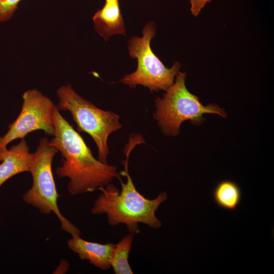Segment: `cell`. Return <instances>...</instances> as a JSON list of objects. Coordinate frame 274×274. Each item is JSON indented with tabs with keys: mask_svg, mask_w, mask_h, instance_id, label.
I'll use <instances>...</instances> for the list:
<instances>
[{
	"mask_svg": "<svg viewBox=\"0 0 274 274\" xmlns=\"http://www.w3.org/2000/svg\"><path fill=\"white\" fill-rule=\"evenodd\" d=\"M117 1H118V0H105L106 3L115 2Z\"/></svg>",
	"mask_w": 274,
	"mask_h": 274,
	"instance_id": "15",
	"label": "cell"
},
{
	"mask_svg": "<svg viewBox=\"0 0 274 274\" xmlns=\"http://www.w3.org/2000/svg\"><path fill=\"white\" fill-rule=\"evenodd\" d=\"M143 36L132 37L128 41L129 55L138 61L136 70L125 76L120 82L134 88L138 85L148 87L152 92L166 91L174 83L181 64L174 63L171 68L166 67L153 53L150 46L155 35V26L148 22L144 27Z\"/></svg>",
	"mask_w": 274,
	"mask_h": 274,
	"instance_id": "6",
	"label": "cell"
},
{
	"mask_svg": "<svg viewBox=\"0 0 274 274\" xmlns=\"http://www.w3.org/2000/svg\"><path fill=\"white\" fill-rule=\"evenodd\" d=\"M213 199L219 208L234 211L239 204L242 198L241 188L235 182L224 180L218 183L213 191Z\"/></svg>",
	"mask_w": 274,
	"mask_h": 274,
	"instance_id": "11",
	"label": "cell"
},
{
	"mask_svg": "<svg viewBox=\"0 0 274 274\" xmlns=\"http://www.w3.org/2000/svg\"><path fill=\"white\" fill-rule=\"evenodd\" d=\"M140 134H131L124 149L126 159L122 161L125 167L122 172L127 180L121 184V189L110 183L99 190L101 193L95 200L91 213L95 215L106 214L108 223L111 226L125 224L129 233L135 234L140 232L139 224L143 223L150 228H158L161 226L160 221L156 216V212L160 205L167 200L165 192L159 193L152 199L146 198L136 189L130 176L128 163L129 155L138 145L145 143Z\"/></svg>",
	"mask_w": 274,
	"mask_h": 274,
	"instance_id": "2",
	"label": "cell"
},
{
	"mask_svg": "<svg viewBox=\"0 0 274 274\" xmlns=\"http://www.w3.org/2000/svg\"><path fill=\"white\" fill-rule=\"evenodd\" d=\"M176 77L175 83L166 90L163 97L155 99L156 110L153 117L164 134L177 135L181 125L185 121L189 120L196 125L201 124L205 119L204 114L227 117L224 109L214 104L203 106L198 97L187 89L186 73L179 72Z\"/></svg>",
	"mask_w": 274,
	"mask_h": 274,
	"instance_id": "3",
	"label": "cell"
},
{
	"mask_svg": "<svg viewBox=\"0 0 274 274\" xmlns=\"http://www.w3.org/2000/svg\"><path fill=\"white\" fill-rule=\"evenodd\" d=\"M47 138L40 139L33 153V163L30 173L32 184L22 196L26 203L38 209L43 214L53 212L61 224V228L72 236L81 235L80 230L60 212L57 204L59 194L54 179L52 164L55 155L58 152L49 144Z\"/></svg>",
	"mask_w": 274,
	"mask_h": 274,
	"instance_id": "5",
	"label": "cell"
},
{
	"mask_svg": "<svg viewBox=\"0 0 274 274\" xmlns=\"http://www.w3.org/2000/svg\"><path fill=\"white\" fill-rule=\"evenodd\" d=\"M190 3V11L194 16L199 15L205 5L212 0H189Z\"/></svg>",
	"mask_w": 274,
	"mask_h": 274,
	"instance_id": "14",
	"label": "cell"
},
{
	"mask_svg": "<svg viewBox=\"0 0 274 274\" xmlns=\"http://www.w3.org/2000/svg\"><path fill=\"white\" fill-rule=\"evenodd\" d=\"M67 245L71 251L78 255L79 258L87 260L95 267L102 270L111 268V260L115 244L89 242L79 236H72L67 241Z\"/></svg>",
	"mask_w": 274,
	"mask_h": 274,
	"instance_id": "8",
	"label": "cell"
},
{
	"mask_svg": "<svg viewBox=\"0 0 274 274\" xmlns=\"http://www.w3.org/2000/svg\"><path fill=\"white\" fill-rule=\"evenodd\" d=\"M95 28L105 40L116 34L125 35V28L119 2L105 3L92 18Z\"/></svg>",
	"mask_w": 274,
	"mask_h": 274,
	"instance_id": "10",
	"label": "cell"
},
{
	"mask_svg": "<svg viewBox=\"0 0 274 274\" xmlns=\"http://www.w3.org/2000/svg\"><path fill=\"white\" fill-rule=\"evenodd\" d=\"M134 235L130 233L115 244L111 260V267L116 274L133 273L128 262V258Z\"/></svg>",
	"mask_w": 274,
	"mask_h": 274,
	"instance_id": "12",
	"label": "cell"
},
{
	"mask_svg": "<svg viewBox=\"0 0 274 274\" xmlns=\"http://www.w3.org/2000/svg\"><path fill=\"white\" fill-rule=\"evenodd\" d=\"M21 0H0V22H5L13 16Z\"/></svg>",
	"mask_w": 274,
	"mask_h": 274,
	"instance_id": "13",
	"label": "cell"
},
{
	"mask_svg": "<svg viewBox=\"0 0 274 274\" xmlns=\"http://www.w3.org/2000/svg\"><path fill=\"white\" fill-rule=\"evenodd\" d=\"M58 111L69 112L79 132L89 134L95 142L98 152V159L107 163L109 154L108 139L110 134L121 128L119 116L115 113L101 110L79 95L70 84L57 91Z\"/></svg>",
	"mask_w": 274,
	"mask_h": 274,
	"instance_id": "4",
	"label": "cell"
},
{
	"mask_svg": "<svg viewBox=\"0 0 274 274\" xmlns=\"http://www.w3.org/2000/svg\"><path fill=\"white\" fill-rule=\"evenodd\" d=\"M22 97L19 115L9 125L7 132L0 136V161L8 150L7 145L14 140L24 139L28 133L37 130H42L50 135L54 133L56 106L52 100L37 89L25 91Z\"/></svg>",
	"mask_w": 274,
	"mask_h": 274,
	"instance_id": "7",
	"label": "cell"
},
{
	"mask_svg": "<svg viewBox=\"0 0 274 274\" xmlns=\"http://www.w3.org/2000/svg\"><path fill=\"white\" fill-rule=\"evenodd\" d=\"M55 131L49 144L61 154V164L56 169L60 178L69 179L67 189L72 195L93 192L121 178L116 166L96 159L82 137L60 114L54 113Z\"/></svg>",
	"mask_w": 274,
	"mask_h": 274,
	"instance_id": "1",
	"label": "cell"
},
{
	"mask_svg": "<svg viewBox=\"0 0 274 274\" xmlns=\"http://www.w3.org/2000/svg\"><path fill=\"white\" fill-rule=\"evenodd\" d=\"M33 157V153L29 152L24 139L8 149L0 163V188L13 176L23 172H30Z\"/></svg>",
	"mask_w": 274,
	"mask_h": 274,
	"instance_id": "9",
	"label": "cell"
}]
</instances>
